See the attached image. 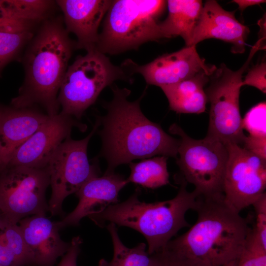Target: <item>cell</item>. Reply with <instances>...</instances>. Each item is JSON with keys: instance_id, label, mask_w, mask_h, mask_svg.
<instances>
[{"instance_id": "obj_1", "label": "cell", "mask_w": 266, "mask_h": 266, "mask_svg": "<svg viewBox=\"0 0 266 266\" xmlns=\"http://www.w3.org/2000/svg\"><path fill=\"white\" fill-rule=\"evenodd\" d=\"M113 98L103 104L105 115L98 116L101 126L98 133L101 140L99 156L107 163L105 171H114L122 164L135 159L155 156L178 157L179 139L166 133L159 124L149 120L142 112L140 103L146 94L134 101L128 100L131 91L116 84L110 86Z\"/></svg>"}, {"instance_id": "obj_2", "label": "cell", "mask_w": 266, "mask_h": 266, "mask_svg": "<svg viewBox=\"0 0 266 266\" xmlns=\"http://www.w3.org/2000/svg\"><path fill=\"white\" fill-rule=\"evenodd\" d=\"M75 42L60 19L45 20L30 41L24 60L25 79L11 105H40L49 116L59 114L58 94Z\"/></svg>"}, {"instance_id": "obj_3", "label": "cell", "mask_w": 266, "mask_h": 266, "mask_svg": "<svg viewBox=\"0 0 266 266\" xmlns=\"http://www.w3.org/2000/svg\"><path fill=\"white\" fill-rule=\"evenodd\" d=\"M193 210L197 213L195 224L164 248L210 266L236 260L250 229L247 220L225 201L224 196H198Z\"/></svg>"}, {"instance_id": "obj_4", "label": "cell", "mask_w": 266, "mask_h": 266, "mask_svg": "<svg viewBox=\"0 0 266 266\" xmlns=\"http://www.w3.org/2000/svg\"><path fill=\"white\" fill-rule=\"evenodd\" d=\"M176 180L180 187L172 199L153 203L141 201L138 199L140 191L137 188L124 201L111 205L88 217L101 228L111 223L136 230L146 238L147 252L150 255L158 252L180 230L190 226L185 214L188 210L194 209L199 196L195 190H187V183L182 176Z\"/></svg>"}, {"instance_id": "obj_5", "label": "cell", "mask_w": 266, "mask_h": 266, "mask_svg": "<svg viewBox=\"0 0 266 266\" xmlns=\"http://www.w3.org/2000/svg\"><path fill=\"white\" fill-rule=\"evenodd\" d=\"M166 7L163 0H112L96 49L105 55H116L163 38L159 19Z\"/></svg>"}, {"instance_id": "obj_6", "label": "cell", "mask_w": 266, "mask_h": 266, "mask_svg": "<svg viewBox=\"0 0 266 266\" xmlns=\"http://www.w3.org/2000/svg\"><path fill=\"white\" fill-rule=\"evenodd\" d=\"M132 76L96 49L87 51L67 67L58 94L61 113L79 120L105 88L116 80L133 83Z\"/></svg>"}, {"instance_id": "obj_7", "label": "cell", "mask_w": 266, "mask_h": 266, "mask_svg": "<svg viewBox=\"0 0 266 266\" xmlns=\"http://www.w3.org/2000/svg\"><path fill=\"white\" fill-rule=\"evenodd\" d=\"M259 50L260 48L255 43L245 63L236 71L222 64L210 76L209 86L205 89L207 101L210 104L206 137L225 145L232 143L242 146L246 136L239 109L242 76Z\"/></svg>"}, {"instance_id": "obj_8", "label": "cell", "mask_w": 266, "mask_h": 266, "mask_svg": "<svg viewBox=\"0 0 266 266\" xmlns=\"http://www.w3.org/2000/svg\"><path fill=\"white\" fill-rule=\"evenodd\" d=\"M179 137L176 163L181 176L195 186L199 196L215 198L224 196L223 181L228 158L226 145L205 136L195 139L177 124L169 128Z\"/></svg>"}, {"instance_id": "obj_9", "label": "cell", "mask_w": 266, "mask_h": 266, "mask_svg": "<svg viewBox=\"0 0 266 266\" xmlns=\"http://www.w3.org/2000/svg\"><path fill=\"white\" fill-rule=\"evenodd\" d=\"M50 185L44 168L4 165L0 169V222L18 224L28 216L49 211L46 191Z\"/></svg>"}, {"instance_id": "obj_10", "label": "cell", "mask_w": 266, "mask_h": 266, "mask_svg": "<svg viewBox=\"0 0 266 266\" xmlns=\"http://www.w3.org/2000/svg\"><path fill=\"white\" fill-rule=\"evenodd\" d=\"M99 127L97 119L92 131L86 137L79 140L67 137L51 156L47 166L52 189L48 207L52 216L62 213L65 198L75 194L91 178L99 176L97 161L90 164L87 156L89 142Z\"/></svg>"}, {"instance_id": "obj_11", "label": "cell", "mask_w": 266, "mask_h": 266, "mask_svg": "<svg viewBox=\"0 0 266 266\" xmlns=\"http://www.w3.org/2000/svg\"><path fill=\"white\" fill-rule=\"evenodd\" d=\"M226 145L228 158L223 181L224 200L240 213L265 193L266 161L240 145Z\"/></svg>"}, {"instance_id": "obj_12", "label": "cell", "mask_w": 266, "mask_h": 266, "mask_svg": "<svg viewBox=\"0 0 266 266\" xmlns=\"http://www.w3.org/2000/svg\"><path fill=\"white\" fill-rule=\"evenodd\" d=\"M120 66L130 75L139 73L148 85L159 87L179 82L201 71L216 67L205 63L198 54L196 46H186L176 52L163 54L144 65H139L128 59Z\"/></svg>"}, {"instance_id": "obj_13", "label": "cell", "mask_w": 266, "mask_h": 266, "mask_svg": "<svg viewBox=\"0 0 266 266\" xmlns=\"http://www.w3.org/2000/svg\"><path fill=\"white\" fill-rule=\"evenodd\" d=\"M84 132L85 124L61 113L50 116L47 121L12 154L9 166L44 168L58 146L70 136L73 128Z\"/></svg>"}, {"instance_id": "obj_14", "label": "cell", "mask_w": 266, "mask_h": 266, "mask_svg": "<svg viewBox=\"0 0 266 266\" xmlns=\"http://www.w3.org/2000/svg\"><path fill=\"white\" fill-rule=\"evenodd\" d=\"M234 14L235 11L225 10L216 0H207L193 30L189 46H196L207 39L215 38L230 43L232 53H244L250 30L235 18Z\"/></svg>"}, {"instance_id": "obj_15", "label": "cell", "mask_w": 266, "mask_h": 266, "mask_svg": "<svg viewBox=\"0 0 266 266\" xmlns=\"http://www.w3.org/2000/svg\"><path fill=\"white\" fill-rule=\"evenodd\" d=\"M128 183L127 179L114 171L107 172L86 182L75 193L79 199L75 209L58 221L61 230L79 225L85 217L98 214L118 202L120 191Z\"/></svg>"}, {"instance_id": "obj_16", "label": "cell", "mask_w": 266, "mask_h": 266, "mask_svg": "<svg viewBox=\"0 0 266 266\" xmlns=\"http://www.w3.org/2000/svg\"><path fill=\"white\" fill-rule=\"evenodd\" d=\"M111 0H58L66 29L77 38L75 49H96L99 28L110 7Z\"/></svg>"}, {"instance_id": "obj_17", "label": "cell", "mask_w": 266, "mask_h": 266, "mask_svg": "<svg viewBox=\"0 0 266 266\" xmlns=\"http://www.w3.org/2000/svg\"><path fill=\"white\" fill-rule=\"evenodd\" d=\"M33 260V266H54L68 250L70 242L62 240L58 221L34 215L18 223Z\"/></svg>"}, {"instance_id": "obj_18", "label": "cell", "mask_w": 266, "mask_h": 266, "mask_svg": "<svg viewBox=\"0 0 266 266\" xmlns=\"http://www.w3.org/2000/svg\"><path fill=\"white\" fill-rule=\"evenodd\" d=\"M49 115L33 107L0 104V162L5 165L13 153L48 119Z\"/></svg>"}, {"instance_id": "obj_19", "label": "cell", "mask_w": 266, "mask_h": 266, "mask_svg": "<svg viewBox=\"0 0 266 266\" xmlns=\"http://www.w3.org/2000/svg\"><path fill=\"white\" fill-rule=\"evenodd\" d=\"M216 68L202 70L179 82L161 87L170 109L179 113H203L207 102L205 86Z\"/></svg>"}, {"instance_id": "obj_20", "label": "cell", "mask_w": 266, "mask_h": 266, "mask_svg": "<svg viewBox=\"0 0 266 266\" xmlns=\"http://www.w3.org/2000/svg\"><path fill=\"white\" fill-rule=\"evenodd\" d=\"M168 14L159 26L164 38L181 36L189 46L203 5L199 0H166Z\"/></svg>"}, {"instance_id": "obj_21", "label": "cell", "mask_w": 266, "mask_h": 266, "mask_svg": "<svg viewBox=\"0 0 266 266\" xmlns=\"http://www.w3.org/2000/svg\"><path fill=\"white\" fill-rule=\"evenodd\" d=\"M35 24L23 20L12 19L0 26V72L32 39L33 26Z\"/></svg>"}, {"instance_id": "obj_22", "label": "cell", "mask_w": 266, "mask_h": 266, "mask_svg": "<svg viewBox=\"0 0 266 266\" xmlns=\"http://www.w3.org/2000/svg\"><path fill=\"white\" fill-rule=\"evenodd\" d=\"M105 227L112 238L113 255L109 262L101 259L98 266H155L153 256L146 251L145 243L142 242L134 247H127L121 241L114 224L109 223Z\"/></svg>"}, {"instance_id": "obj_23", "label": "cell", "mask_w": 266, "mask_h": 266, "mask_svg": "<svg viewBox=\"0 0 266 266\" xmlns=\"http://www.w3.org/2000/svg\"><path fill=\"white\" fill-rule=\"evenodd\" d=\"M167 157L158 156L144 159L138 163H130L131 174L127 181L152 189L168 184L169 175L167 168Z\"/></svg>"}, {"instance_id": "obj_24", "label": "cell", "mask_w": 266, "mask_h": 266, "mask_svg": "<svg viewBox=\"0 0 266 266\" xmlns=\"http://www.w3.org/2000/svg\"><path fill=\"white\" fill-rule=\"evenodd\" d=\"M0 236L21 266H33L31 252L18 224L0 222Z\"/></svg>"}, {"instance_id": "obj_25", "label": "cell", "mask_w": 266, "mask_h": 266, "mask_svg": "<svg viewBox=\"0 0 266 266\" xmlns=\"http://www.w3.org/2000/svg\"><path fill=\"white\" fill-rule=\"evenodd\" d=\"M19 18L34 22L44 21L53 7L54 1L47 0H6Z\"/></svg>"}, {"instance_id": "obj_26", "label": "cell", "mask_w": 266, "mask_h": 266, "mask_svg": "<svg viewBox=\"0 0 266 266\" xmlns=\"http://www.w3.org/2000/svg\"><path fill=\"white\" fill-rule=\"evenodd\" d=\"M237 266H266V248L261 244L253 228L236 259Z\"/></svg>"}, {"instance_id": "obj_27", "label": "cell", "mask_w": 266, "mask_h": 266, "mask_svg": "<svg viewBox=\"0 0 266 266\" xmlns=\"http://www.w3.org/2000/svg\"><path fill=\"white\" fill-rule=\"evenodd\" d=\"M266 103L263 101L252 107L242 119V127L250 135L266 137Z\"/></svg>"}, {"instance_id": "obj_28", "label": "cell", "mask_w": 266, "mask_h": 266, "mask_svg": "<svg viewBox=\"0 0 266 266\" xmlns=\"http://www.w3.org/2000/svg\"><path fill=\"white\" fill-rule=\"evenodd\" d=\"M151 255L154 257L155 266H210L166 248Z\"/></svg>"}, {"instance_id": "obj_29", "label": "cell", "mask_w": 266, "mask_h": 266, "mask_svg": "<svg viewBox=\"0 0 266 266\" xmlns=\"http://www.w3.org/2000/svg\"><path fill=\"white\" fill-rule=\"evenodd\" d=\"M256 214V223L253 229L259 241L266 248V193H264L252 204Z\"/></svg>"}, {"instance_id": "obj_30", "label": "cell", "mask_w": 266, "mask_h": 266, "mask_svg": "<svg viewBox=\"0 0 266 266\" xmlns=\"http://www.w3.org/2000/svg\"><path fill=\"white\" fill-rule=\"evenodd\" d=\"M242 86L248 85L253 86L266 93V62L263 60L253 66L248 70L244 80H242Z\"/></svg>"}, {"instance_id": "obj_31", "label": "cell", "mask_w": 266, "mask_h": 266, "mask_svg": "<svg viewBox=\"0 0 266 266\" xmlns=\"http://www.w3.org/2000/svg\"><path fill=\"white\" fill-rule=\"evenodd\" d=\"M246 150L266 160V137L245 136L241 146Z\"/></svg>"}, {"instance_id": "obj_32", "label": "cell", "mask_w": 266, "mask_h": 266, "mask_svg": "<svg viewBox=\"0 0 266 266\" xmlns=\"http://www.w3.org/2000/svg\"><path fill=\"white\" fill-rule=\"evenodd\" d=\"M82 239L79 236L74 237L70 247L62 258L58 266H77V260L80 252Z\"/></svg>"}, {"instance_id": "obj_33", "label": "cell", "mask_w": 266, "mask_h": 266, "mask_svg": "<svg viewBox=\"0 0 266 266\" xmlns=\"http://www.w3.org/2000/svg\"><path fill=\"white\" fill-rule=\"evenodd\" d=\"M0 264L2 266H21L0 236Z\"/></svg>"}, {"instance_id": "obj_34", "label": "cell", "mask_w": 266, "mask_h": 266, "mask_svg": "<svg viewBox=\"0 0 266 266\" xmlns=\"http://www.w3.org/2000/svg\"><path fill=\"white\" fill-rule=\"evenodd\" d=\"M14 19H20L14 15L7 6L5 0H0V26L9 20Z\"/></svg>"}, {"instance_id": "obj_35", "label": "cell", "mask_w": 266, "mask_h": 266, "mask_svg": "<svg viewBox=\"0 0 266 266\" xmlns=\"http://www.w3.org/2000/svg\"><path fill=\"white\" fill-rule=\"evenodd\" d=\"M233 2L236 3L238 6V9L242 12L247 7L255 5H259L266 2L264 0H234Z\"/></svg>"}, {"instance_id": "obj_36", "label": "cell", "mask_w": 266, "mask_h": 266, "mask_svg": "<svg viewBox=\"0 0 266 266\" xmlns=\"http://www.w3.org/2000/svg\"><path fill=\"white\" fill-rule=\"evenodd\" d=\"M222 266H237L236 260L232 261Z\"/></svg>"}, {"instance_id": "obj_37", "label": "cell", "mask_w": 266, "mask_h": 266, "mask_svg": "<svg viewBox=\"0 0 266 266\" xmlns=\"http://www.w3.org/2000/svg\"><path fill=\"white\" fill-rule=\"evenodd\" d=\"M3 166L2 165V164H1L0 162V169Z\"/></svg>"}, {"instance_id": "obj_38", "label": "cell", "mask_w": 266, "mask_h": 266, "mask_svg": "<svg viewBox=\"0 0 266 266\" xmlns=\"http://www.w3.org/2000/svg\"><path fill=\"white\" fill-rule=\"evenodd\" d=\"M0 266H2L0 264Z\"/></svg>"}, {"instance_id": "obj_39", "label": "cell", "mask_w": 266, "mask_h": 266, "mask_svg": "<svg viewBox=\"0 0 266 266\" xmlns=\"http://www.w3.org/2000/svg\"></svg>"}]
</instances>
